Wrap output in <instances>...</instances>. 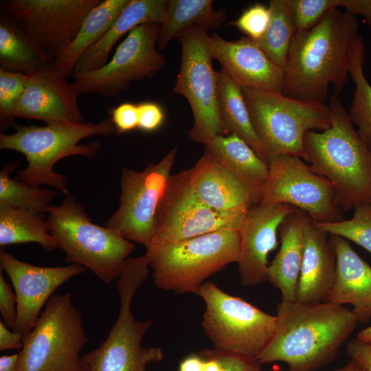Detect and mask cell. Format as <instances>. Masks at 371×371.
I'll use <instances>...</instances> for the list:
<instances>
[{"instance_id": "1", "label": "cell", "mask_w": 371, "mask_h": 371, "mask_svg": "<svg viewBox=\"0 0 371 371\" xmlns=\"http://www.w3.org/2000/svg\"><path fill=\"white\" fill-rule=\"evenodd\" d=\"M356 16L339 8L306 32H295L284 69L282 93L324 103L329 87L338 96L350 74L351 49L359 34Z\"/></svg>"}, {"instance_id": "2", "label": "cell", "mask_w": 371, "mask_h": 371, "mask_svg": "<svg viewBox=\"0 0 371 371\" xmlns=\"http://www.w3.org/2000/svg\"><path fill=\"white\" fill-rule=\"evenodd\" d=\"M276 316L275 332L257 360L284 362L290 371H313L330 363L359 323L352 310L330 302L282 301Z\"/></svg>"}, {"instance_id": "3", "label": "cell", "mask_w": 371, "mask_h": 371, "mask_svg": "<svg viewBox=\"0 0 371 371\" xmlns=\"http://www.w3.org/2000/svg\"><path fill=\"white\" fill-rule=\"evenodd\" d=\"M331 126L308 131L304 138L305 161L331 183L341 210L371 205V149L355 128L338 96L329 98Z\"/></svg>"}, {"instance_id": "4", "label": "cell", "mask_w": 371, "mask_h": 371, "mask_svg": "<svg viewBox=\"0 0 371 371\" xmlns=\"http://www.w3.org/2000/svg\"><path fill=\"white\" fill-rule=\"evenodd\" d=\"M12 134L0 133V149L13 150L23 154L27 166L16 175V179L27 185H47L65 195L69 194L66 175L54 170L60 159L71 156H96L101 142L98 140L79 144L83 139L94 135L109 136L115 133L110 118L98 123L66 122L46 126L16 124Z\"/></svg>"}, {"instance_id": "5", "label": "cell", "mask_w": 371, "mask_h": 371, "mask_svg": "<svg viewBox=\"0 0 371 371\" xmlns=\"http://www.w3.org/2000/svg\"><path fill=\"white\" fill-rule=\"evenodd\" d=\"M47 212L49 232L65 253L67 262L90 270L104 284L119 278L135 249L131 240L93 223L84 206L70 193Z\"/></svg>"}, {"instance_id": "6", "label": "cell", "mask_w": 371, "mask_h": 371, "mask_svg": "<svg viewBox=\"0 0 371 371\" xmlns=\"http://www.w3.org/2000/svg\"><path fill=\"white\" fill-rule=\"evenodd\" d=\"M145 247L157 288L196 294L205 279L237 262L240 236L238 229H223L175 243H148Z\"/></svg>"}, {"instance_id": "7", "label": "cell", "mask_w": 371, "mask_h": 371, "mask_svg": "<svg viewBox=\"0 0 371 371\" xmlns=\"http://www.w3.org/2000/svg\"><path fill=\"white\" fill-rule=\"evenodd\" d=\"M149 268L144 256L126 261L116 280L120 299L116 321L104 341L81 357L82 371H146L149 364L162 361L161 348L142 345L153 320H138L131 311L133 299L147 279Z\"/></svg>"}, {"instance_id": "8", "label": "cell", "mask_w": 371, "mask_h": 371, "mask_svg": "<svg viewBox=\"0 0 371 371\" xmlns=\"http://www.w3.org/2000/svg\"><path fill=\"white\" fill-rule=\"evenodd\" d=\"M241 90L268 163L280 155L305 161V134L324 131L331 126V110L325 103L297 100L267 89Z\"/></svg>"}, {"instance_id": "9", "label": "cell", "mask_w": 371, "mask_h": 371, "mask_svg": "<svg viewBox=\"0 0 371 371\" xmlns=\"http://www.w3.org/2000/svg\"><path fill=\"white\" fill-rule=\"evenodd\" d=\"M87 341L70 292L52 295L23 339L16 371H82L80 353Z\"/></svg>"}, {"instance_id": "10", "label": "cell", "mask_w": 371, "mask_h": 371, "mask_svg": "<svg viewBox=\"0 0 371 371\" xmlns=\"http://www.w3.org/2000/svg\"><path fill=\"white\" fill-rule=\"evenodd\" d=\"M196 294L205 305L201 326L214 348L257 359L273 337L276 316L212 282H204Z\"/></svg>"}, {"instance_id": "11", "label": "cell", "mask_w": 371, "mask_h": 371, "mask_svg": "<svg viewBox=\"0 0 371 371\" xmlns=\"http://www.w3.org/2000/svg\"><path fill=\"white\" fill-rule=\"evenodd\" d=\"M177 37L181 60L172 93L182 95L190 106L194 122L188 137L204 145L217 135H228L221 114L210 35L205 28L192 25Z\"/></svg>"}, {"instance_id": "12", "label": "cell", "mask_w": 371, "mask_h": 371, "mask_svg": "<svg viewBox=\"0 0 371 371\" xmlns=\"http://www.w3.org/2000/svg\"><path fill=\"white\" fill-rule=\"evenodd\" d=\"M247 212H223L205 204L192 188L190 169L184 170L170 177L149 243H175L223 229L239 230Z\"/></svg>"}, {"instance_id": "13", "label": "cell", "mask_w": 371, "mask_h": 371, "mask_svg": "<svg viewBox=\"0 0 371 371\" xmlns=\"http://www.w3.org/2000/svg\"><path fill=\"white\" fill-rule=\"evenodd\" d=\"M161 24L144 23L133 29L101 68L73 74L80 94L114 97L126 91L132 82L152 77L166 65L165 56L157 50Z\"/></svg>"}, {"instance_id": "14", "label": "cell", "mask_w": 371, "mask_h": 371, "mask_svg": "<svg viewBox=\"0 0 371 371\" xmlns=\"http://www.w3.org/2000/svg\"><path fill=\"white\" fill-rule=\"evenodd\" d=\"M177 148L158 163L142 171L122 169L120 205L106 223L131 241L146 246L152 239L156 213L166 190L175 164Z\"/></svg>"}, {"instance_id": "15", "label": "cell", "mask_w": 371, "mask_h": 371, "mask_svg": "<svg viewBox=\"0 0 371 371\" xmlns=\"http://www.w3.org/2000/svg\"><path fill=\"white\" fill-rule=\"evenodd\" d=\"M302 159L280 155L269 160L261 203L290 205L306 213L313 222L343 220L331 183Z\"/></svg>"}, {"instance_id": "16", "label": "cell", "mask_w": 371, "mask_h": 371, "mask_svg": "<svg viewBox=\"0 0 371 371\" xmlns=\"http://www.w3.org/2000/svg\"><path fill=\"white\" fill-rule=\"evenodd\" d=\"M101 0H10V17L51 61L75 38L91 10Z\"/></svg>"}, {"instance_id": "17", "label": "cell", "mask_w": 371, "mask_h": 371, "mask_svg": "<svg viewBox=\"0 0 371 371\" xmlns=\"http://www.w3.org/2000/svg\"><path fill=\"white\" fill-rule=\"evenodd\" d=\"M0 266L10 278L17 298V317L12 330L24 337L34 327L41 310L55 290L87 271L76 264L54 267L35 266L17 259L3 248L0 249Z\"/></svg>"}, {"instance_id": "18", "label": "cell", "mask_w": 371, "mask_h": 371, "mask_svg": "<svg viewBox=\"0 0 371 371\" xmlns=\"http://www.w3.org/2000/svg\"><path fill=\"white\" fill-rule=\"evenodd\" d=\"M296 208L287 204L260 203L247 210L239 229L238 273L245 286L267 281L268 256L278 245V229Z\"/></svg>"}, {"instance_id": "19", "label": "cell", "mask_w": 371, "mask_h": 371, "mask_svg": "<svg viewBox=\"0 0 371 371\" xmlns=\"http://www.w3.org/2000/svg\"><path fill=\"white\" fill-rule=\"evenodd\" d=\"M53 63L29 76L14 111L16 118L38 120L47 124L82 122L78 105L80 93Z\"/></svg>"}, {"instance_id": "20", "label": "cell", "mask_w": 371, "mask_h": 371, "mask_svg": "<svg viewBox=\"0 0 371 371\" xmlns=\"http://www.w3.org/2000/svg\"><path fill=\"white\" fill-rule=\"evenodd\" d=\"M210 48L221 71L240 88L283 92L284 71L253 40L243 37L230 41L213 34L210 36Z\"/></svg>"}, {"instance_id": "21", "label": "cell", "mask_w": 371, "mask_h": 371, "mask_svg": "<svg viewBox=\"0 0 371 371\" xmlns=\"http://www.w3.org/2000/svg\"><path fill=\"white\" fill-rule=\"evenodd\" d=\"M336 256V276L327 302L352 304L359 323L371 319V266L345 238L329 235Z\"/></svg>"}, {"instance_id": "22", "label": "cell", "mask_w": 371, "mask_h": 371, "mask_svg": "<svg viewBox=\"0 0 371 371\" xmlns=\"http://www.w3.org/2000/svg\"><path fill=\"white\" fill-rule=\"evenodd\" d=\"M311 221L304 234V247L296 291V302H327L336 276V256L328 237Z\"/></svg>"}, {"instance_id": "23", "label": "cell", "mask_w": 371, "mask_h": 371, "mask_svg": "<svg viewBox=\"0 0 371 371\" xmlns=\"http://www.w3.org/2000/svg\"><path fill=\"white\" fill-rule=\"evenodd\" d=\"M196 195L211 208L223 212H247L252 206L245 188L224 166L204 154L190 169Z\"/></svg>"}, {"instance_id": "24", "label": "cell", "mask_w": 371, "mask_h": 371, "mask_svg": "<svg viewBox=\"0 0 371 371\" xmlns=\"http://www.w3.org/2000/svg\"><path fill=\"white\" fill-rule=\"evenodd\" d=\"M312 221L309 216L296 208L282 222L278 232L280 247L269 264L267 281L278 289L282 301L295 302L304 247V234Z\"/></svg>"}, {"instance_id": "25", "label": "cell", "mask_w": 371, "mask_h": 371, "mask_svg": "<svg viewBox=\"0 0 371 371\" xmlns=\"http://www.w3.org/2000/svg\"><path fill=\"white\" fill-rule=\"evenodd\" d=\"M204 146V154L224 166L240 182L252 206L261 203L269 175L268 164L233 134L217 135Z\"/></svg>"}, {"instance_id": "26", "label": "cell", "mask_w": 371, "mask_h": 371, "mask_svg": "<svg viewBox=\"0 0 371 371\" xmlns=\"http://www.w3.org/2000/svg\"><path fill=\"white\" fill-rule=\"evenodd\" d=\"M167 0H129L115 22L103 37L88 48L79 58L73 74L97 70L108 61L110 53L126 34L144 23H161Z\"/></svg>"}, {"instance_id": "27", "label": "cell", "mask_w": 371, "mask_h": 371, "mask_svg": "<svg viewBox=\"0 0 371 371\" xmlns=\"http://www.w3.org/2000/svg\"><path fill=\"white\" fill-rule=\"evenodd\" d=\"M128 1L101 0L93 7L85 18L75 38L54 58L55 69L65 78L72 76L81 55L103 37Z\"/></svg>"}, {"instance_id": "28", "label": "cell", "mask_w": 371, "mask_h": 371, "mask_svg": "<svg viewBox=\"0 0 371 371\" xmlns=\"http://www.w3.org/2000/svg\"><path fill=\"white\" fill-rule=\"evenodd\" d=\"M212 0H167L161 23L157 47L165 49L170 41L192 25L207 31L222 25L227 16L224 10L215 9Z\"/></svg>"}, {"instance_id": "29", "label": "cell", "mask_w": 371, "mask_h": 371, "mask_svg": "<svg viewBox=\"0 0 371 371\" xmlns=\"http://www.w3.org/2000/svg\"><path fill=\"white\" fill-rule=\"evenodd\" d=\"M52 63L10 17L1 16V69L31 76Z\"/></svg>"}, {"instance_id": "30", "label": "cell", "mask_w": 371, "mask_h": 371, "mask_svg": "<svg viewBox=\"0 0 371 371\" xmlns=\"http://www.w3.org/2000/svg\"><path fill=\"white\" fill-rule=\"evenodd\" d=\"M221 117L228 133L245 142L267 164V158L253 127L241 88L221 70L216 71Z\"/></svg>"}, {"instance_id": "31", "label": "cell", "mask_w": 371, "mask_h": 371, "mask_svg": "<svg viewBox=\"0 0 371 371\" xmlns=\"http://www.w3.org/2000/svg\"><path fill=\"white\" fill-rule=\"evenodd\" d=\"M35 243L48 251L58 247L43 213L0 206V245Z\"/></svg>"}, {"instance_id": "32", "label": "cell", "mask_w": 371, "mask_h": 371, "mask_svg": "<svg viewBox=\"0 0 371 371\" xmlns=\"http://www.w3.org/2000/svg\"><path fill=\"white\" fill-rule=\"evenodd\" d=\"M365 58L364 42L359 34L353 42L350 58V74L355 89L348 113L352 123L357 125L359 135L371 149V85L363 71Z\"/></svg>"}, {"instance_id": "33", "label": "cell", "mask_w": 371, "mask_h": 371, "mask_svg": "<svg viewBox=\"0 0 371 371\" xmlns=\"http://www.w3.org/2000/svg\"><path fill=\"white\" fill-rule=\"evenodd\" d=\"M271 21L264 35L254 43L283 71L295 28L287 0H271Z\"/></svg>"}, {"instance_id": "34", "label": "cell", "mask_w": 371, "mask_h": 371, "mask_svg": "<svg viewBox=\"0 0 371 371\" xmlns=\"http://www.w3.org/2000/svg\"><path fill=\"white\" fill-rule=\"evenodd\" d=\"M18 164V161L8 163L0 171V206L47 212L58 192L12 178L10 174Z\"/></svg>"}, {"instance_id": "35", "label": "cell", "mask_w": 371, "mask_h": 371, "mask_svg": "<svg viewBox=\"0 0 371 371\" xmlns=\"http://www.w3.org/2000/svg\"><path fill=\"white\" fill-rule=\"evenodd\" d=\"M353 216L348 220L313 224L328 235L354 242L371 254V205L361 203L354 207Z\"/></svg>"}, {"instance_id": "36", "label": "cell", "mask_w": 371, "mask_h": 371, "mask_svg": "<svg viewBox=\"0 0 371 371\" xmlns=\"http://www.w3.org/2000/svg\"><path fill=\"white\" fill-rule=\"evenodd\" d=\"M29 76L0 68V126L1 131L14 128V111Z\"/></svg>"}, {"instance_id": "37", "label": "cell", "mask_w": 371, "mask_h": 371, "mask_svg": "<svg viewBox=\"0 0 371 371\" xmlns=\"http://www.w3.org/2000/svg\"><path fill=\"white\" fill-rule=\"evenodd\" d=\"M296 32H306L326 14L339 8V0H287Z\"/></svg>"}, {"instance_id": "38", "label": "cell", "mask_w": 371, "mask_h": 371, "mask_svg": "<svg viewBox=\"0 0 371 371\" xmlns=\"http://www.w3.org/2000/svg\"><path fill=\"white\" fill-rule=\"evenodd\" d=\"M271 21L269 7L256 3L248 8L236 20L230 23L249 38L256 41L265 33Z\"/></svg>"}, {"instance_id": "39", "label": "cell", "mask_w": 371, "mask_h": 371, "mask_svg": "<svg viewBox=\"0 0 371 371\" xmlns=\"http://www.w3.org/2000/svg\"><path fill=\"white\" fill-rule=\"evenodd\" d=\"M110 119L120 135L138 128V106L132 102H124L109 111Z\"/></svg>"}, {"instance_id": "40", "label": "cell", "mask_w": 371, "mask_h": 371, "mask_svg": "<svg viewBox=\"0 0 371 371\" xmlns=\"http://www.w3.org/2000/svg\"><path fill=\"white\" fill-rule=\"evenodd\" d=\"M0 269V313L3 322L13 329L17 317V298L15 292L5 281Z\"/></svg>"}, {"instance_id": "41", "label": "cell", "mask_w": 371, "mask_h": 371, "mask_svg": "<svg viewBox=\"0 0 371 371\" xmlns=\"http://www.w3.org/2000/svg\"><path fill=\"white\" fill-rule=\"evenodd\" d=\"M220 362L219 371H260L257 359L214 348Z\"/></svg>"}, {"instance_id": "42", "label": "cell", "mask_w": 371, "mask_h": 371, "mask_svg": "<svg viewBox=\"0 0 371 371\" xmlns=\"http://www.w3.org/2000/svg\"><path fill=\"white\" fill-rule=\"evenodd\" d=\"M138 128L144 132H153L157 130L164 120V113L157 103L145 101L137 104Z\"/></svg>"}, {"instance_id": "43", "label": "cell", "mask_w": 371, "mask_h": 371, "mask_svg": "<svg viewBox=\"0 0 371 371\" xmlns=\"http://www.w3.org/2000/svg\"><path fill=\"white\" fill-rule=\"evenodd\" d=\"M346 352L350 359L359 362L368 371H371V345L353 339L348 343Z\"/></svg>"}, {"instance_id": "44", "label": "cell", "mask_w": 371, "mask_h": 371, "mask_svg": "<svg viewBox=\"0 0 371 371\" xmlns=\"http://www.w3.org/2000/svg\"><path fill=\"white\" fill-rule=\"evenodd\" d=\"M339 7L352 16H362L371 29V0H339Z\"/></svg>"}, {"instance_id": "45", "label": "cell", "mask_w": 371, "mask_h": 371, "mask_svg": "<svg viewBox=\"0 0 371 371\" xmlns=\"http://www.w3.org/2000/svg\"><path fill=\"white\" fill-rule=\"evenodd\" d=\"M24 337L21 333L11 330L0 321V350L22 348Z\"/></svg>"}, {"instance_id": "46", "label": "cell", "mask_w": 371, "mask_h": 371, "mask_svg": "<svg viewBox=\"0 0 371 371\" xmlns=\"http://www.w3.org/2000/svg\"><path fill=\"white\" fill-rule=\"evenodd\" d=\"M204 361L201 355L191 354L181 361L179 371H203Z\"/></svg>"}, {"instance_id": "47", "label": "cell", "mask_w": 371, "mask_h": 371, "mask_svg": "<svg viewBox=\"0 0 371 371\" xmlns=\"http://www.w3.org/2000/svg\"><path fill=\"white\" fill-rule=\"evenodd\" d=\"M18 353L1 355L0 357V371H16Z\"/></svg>"}, {"instance_id": "48", "label": "cell", "mask_w": 371, "mask_h": 371, "mask_svg": "<svg viewBox=\"0 0 371 371\" xmlns=\"http://www.w3.org/2000/svg\"><path fill=\"white\" fill-rule=\"evenodd\" d=\"M335 371H368L362 364L359 362L352 359L348 364L342 368H338Z\"/></svg>"}, {"instance_id": "49", "label": "cell", "mask_w": 371, "mask_h": 371, "mask_svg": "<svg viewBox=\"0 0 371 371\" xmlns=\"http://www.w3.org/2000/svg\"><path fill=\"white\" fill-rule=\"evenodd\" d=\"M357 339L363 343L371 345V325L359 331Z\"/></svg>"}, {"instance_id": "50", "label": "cell", "mask_w": 371, "mask_h": 371, "mask_svg": "<svg viewBox=\"0 0 371 371\" xmlns=\"http://www.w3.org/2000/svg\"><path fill=\"white\" fill-rule=\"evenodd\" d=\"M269 371H285L284 370L282 369L279 366H274L273 368Z\"/></svg>"}, {"instance_id": "51", "label": "cell", "mask_w": 371, "mask_h": 371, "mask_svg": "<svg viewBox=\"0 0 371 371\" xmlns=\"http://www.w3.org/2000/svg\"><path fill=\"white\" fill-rule=\"evenodd\" d=\"M260 371H262V370Z\"/></svg>"}]
</instances>
